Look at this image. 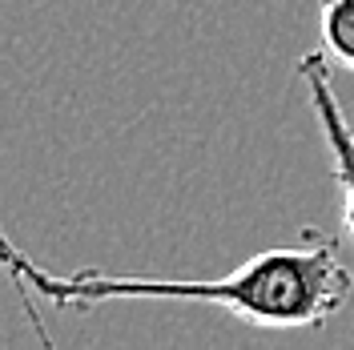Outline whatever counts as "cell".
Returning <instances> with one entry per match:
<instances>
[{"label": "cell", "instance_id": "cell-1", "mask_svg": "<svg viewBox=\"0 0 354 350\" xmlns=\"http://www.w3.org/2000/svg\"><path fill=\"white\" fill-rule=\"evenodd\" d=\"M4 258L12 266V282L37 290L61 310H93L101 302L157 298V302L221 306L250 326L266 330H310L330 322L354 294V278L338 254V241L318 230H306L302 241L294 246H274V250L254 254L234 274L214 278V282L141 278V274H105V270L53 274L44 266L24 262L8 238H4Z\"/></svg>", "mask_w": 354, "mask_h": 350}, {"label": "cell", "instance_id": "cell-2", "mask_svg": "<svg viewBox=\"0 0 354 350\" xmlns=\"http://www.w3.org/2000/svg\"><path fill=\"white\" fill-rule=\"evenodd\" d=\"M298 77H302V89H306V101L314 109V121L322 129V141L330 145L334 157V181L342 190V225L354 241V125L346 121V113L334 97L330 85V68L322 61V53H306L298 61Z\"/></svg>", "mask_w": 354, "mask_h": 350}, {"label": "cell", "instance_id": "cell-3", "mask_svg": "<svg viewBox=\"0 0 354 350\" xmlns=\"http://www.w3.org/2000/svg\"><path fill=\"white\" fill-rule=\"evenodd\" d=\"M322 44L334 61L354 68V0H322L318 4Z\"/></svg>", "mask_w": 354, "mask_h": 350}]
</instances>
